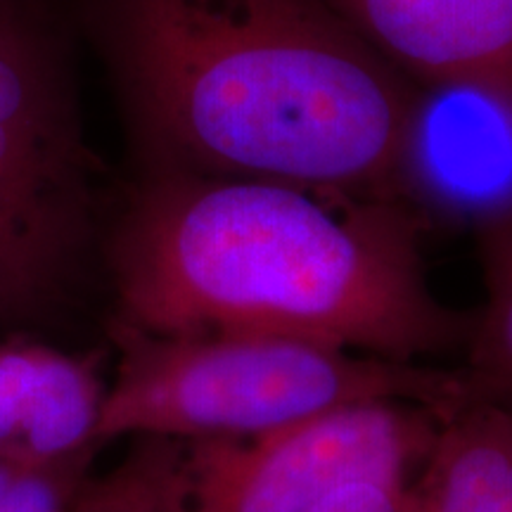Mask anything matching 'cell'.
<instances>
[{
  "label": "cell",
  "instance_id": "1",
  "mask_svg": "<svg viewBox=\"0 0 512 512\" xmlns=\"http://www.w3.org/2000/svg\"><path fill=\"white\" fill-rule=\"evenodd\" d=\"M140 176L394 197L415 83L325 0H83Z\"/></svg>",
  "mask_w": 512,
  "mask_h": 512
},
{
  "label": "cell",
  "instance_id": "2",
  "mask_svg": "<svg viewBox=\"0 0 512 512\" xmlns=\"http://www.w3.org/2000/svg\"><path fill=\"white\" fill-rule=\"evenodd\" d=\"M396 200L259 178L140 176L107 245L121 330L273 335L415 363L453 342Z\"/></svg>",
  "mask_w": 512,
  "mask_h": 512
},
{
  "label": "cell",
  "instance_id": "3",
  "mask_svg": "<svg viewBox=\"0 0 512 512\" xmlns=\"http://www.w3.org/2000/svg\"><path fill=\"white\" fill-rule=\"evenodd\" d=\"M98 441L249 439L366 401L451 411L470 384L439 370L273 335L152 337L121 330Z\"/></svg>",
  "mask_w": 512,
  "mask_h": 512
},
{
  "label": "cell",
  "instance_id": "4",
  "mask_svg": "<svg viewBox=\"0 0 512 512\" xmlns=\"http://www.w3.org/2000/svg\"><path fill=\"white\" fill-rule=\"evenodd\" d=\"M98 171L67 24L48 0H0V330L67 299L95 233Z\"/></svg>",
  "mask_w": 512,
  "mask_h": 512
},
{
  "label": "cell",
  "instance_id": "5",
  "mask_svg": "<svg viewBox=\"0 0 512 512\" xmlns=\"http://www.w3.org/2000/svg\"><path fill=\"white\" fill-rule=\"evenodd\" d=\"M446 413L366 401L259 437L181 441L174 512H311L349 486H411Z\"/></svg>",
  "mask_w": 512,
  "mask_h": 512
},
{
  "label": "cell",
  "instance_id": "6",
  "mask_svg": "<svg viewBox=\"0 0 512 512\" xmlns=\"http://www.w3.org/2000/svg\"><path fill=\"white\" fill-rule=\"evenodd\" d=\"M394 197L479 238L512 221V81L418 83Z\"/></svg>",
  "mask_w": 512,
  "mask_h": 512
},
{
  "label": "cell",
  "instance_id": "7",
  "mask_svg": "<svg viewBox=\"0 0 512 512\" xmlns=\"http://www.w3.org/2000/svg\"><path fill=\"white\" fill-rule=\"evenodd\" d=\"M325 3L411 81H512V0Z\"/></svg>",
  "mask_w": 512,
  "mask_h": 512
},
{
  "label": "cell",
  "instance_id": "8",
  "mask_svg": "<svg viewBox=\"0 0 512 512\" xmlns=\"http://www.w3.org/2000/svg\"><path fill=\"white\" fill-rule=\"evenodd\" d=\"M102 399L83 358L24 337L0 342V463L69 467L98 441Z\"/></svg>",
  "mask_w": 512,
  "mask_h": 512
},
{
  "label": "cell",
  "instance_id": "9",
  "mask_svg": "<svg viewBox=\"0 0 512 512\" xmlns=\"http://www.w3.org/2000/svg\"><path fill=\"white\" fill-rule=\"evenodd\" d=\"M411 512H512V403L472 394L444 415Z\"/></svg>",
  "mask_w": 512,
  "mask_h": 512
},
{
  "label": "cell",
  "instance_id": "10",
  "mask_svg": "<svg viewBox=\"0 0 512 512\" xmlns=\"http://www.w3.org/2000/svg\"><path fill=\"white\" fill-rule=\"evenodd\" d=\"M482 240L486 306L479 318L472 363L484 396L512 403V221Z\"/></svg>",
  "mask_w": 512,
  "mask_h": 512
},
{
  "label": "cell",
  "instance_id": "11",
  "mask_svg": "<svg viewBox=\"0 0 512 512\" xmlns=\"http://www.w3.org/2000/svg\"><path fill=\"white\" fill-rule=\"evenodd\" d=\"M121 470L91 494L76 498L69 512H171L178 446L174 441L145 439Z\"/></svg>",
  "mask_w": 512,
  "mask_h": 512
},
{
  "label": "cell",
  "instance_id": "12",
  "mask_svg": "<svg viewBox=\"0 0 512 512\" xmlns=\"http://www.w3.org/2000/svg\"><path fill=\"white\" fill-rule=\"evenodd\" d=\"M69 467H19L0 498V512H69Z\"/></svg>",
  "mask_w": 512,
  "mask_h": 512
},
{
  "label": "cell",
  "instance_id": "13",
  "mask_svg": "<svg viewBox=\"0 0 512 512\" xmlns=\"http://www.w3.org/2000/svg\"><path fill=\"white\" fill-rule=\"evenodd\" d=\"M411 486L358 484L339 491L311 512H411Z\"/></svg>",
  "mask_w": 512,
  "mask_h": 512
},
{
  "label": "cell",
  "instance_id": "14",
  "mask_svg": "<svg viewBox=\"0 0 512 512\" xmlns=\"http://www.w3.org/2000/svg\"><path fill=\"white\" fill-rule=\"evenodd\" d=\"M19 470L17 465H10V463H0V498H3L5 489H8V484L12 482V477H15V472Z\"/></svg>",
  "mask_w": 512,
  "mask_h": 512
}]
</instances>
